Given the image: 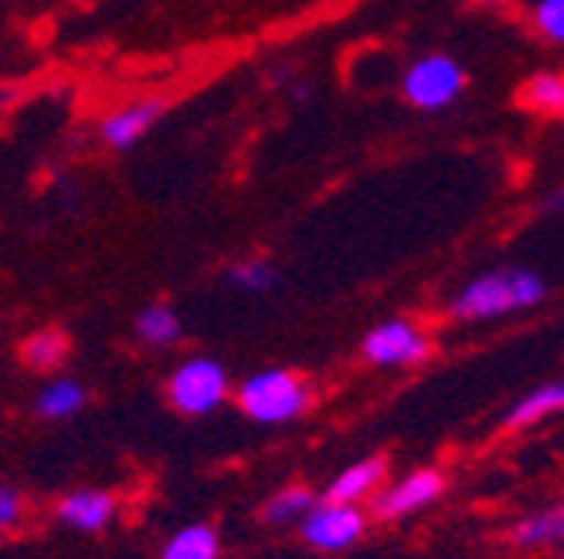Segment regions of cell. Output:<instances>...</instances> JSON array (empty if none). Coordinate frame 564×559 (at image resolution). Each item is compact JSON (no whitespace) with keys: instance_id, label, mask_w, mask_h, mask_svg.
Returning <instances> with one entry per match:
<instances>
[{"instance_id":"cell-1","label":"cell","mask_w":564,"mask_h":559,"mask_svg":"<svg viewBox=\"0 0 564 559\" xmlns=\"http://www.w3.org/2000/svg\"><path fill=\"white\" fill-rule=\"evenodd\" d=\"M549 286L538 271L525 266H502V271H486L478 278H470L447 302V317L455 321H498V317L521 314L533 309L538 302H545Z\"/></svg>"},{"instance_id":"cell-2","label":"cell","mask_w":564,"mask_h":559,"mask_svg":"<svg viewBox=\"0 0 564 559\" xmlns=\"http://www.w3.org/2000/svg\"><path fill=\"white\" fill-rule=\"evenodd\" d=\"M236 403L251 423L279 427V423L302 419L314 407V384L291 368H267V372H256L239 384Z\"/></svg>"},{"instance_id":"cell-3","label":"cell","mask_w":564,"mask_h":559,"mask_svg":"<svg viewBox=\"0 0 564 559\" xmlns=\"http://www.w3.org/2000/svg\"><path fill=\"white\" fill-rule=\"evenodd\" d=\"M165 395L173 412L181 415H212L216 407L228 403V368L212 357H188L173 368L165 384Z\"/></svg>"},{"instance_id":"cell-4","label":"cell","mask_w":564,"mask_h":559,"mask_svg":"<svg viewBox=\"0 0 564 559\" xmlns=\"http://www.w3.org/2000/svg\"><path fill=\"white\" fill-rule=\"evenodd\" d=\"M400 90H404V98L415 110H447L467 90V70H463L458 59H451V55L432 52L404 70Z\"/></svg>"},{"instance_id":"cell-5","label":"cell","mask_w":564,"mask_h":559,"mask_svg":"<svg viewBox=\"0 0 564 559\" xmlns=\"http://www.w3.org/2000/svg\"><path fill=\"white\" fill-rule=\"evenodd\" d=\"M369 528L365 505H341V501H314L306 516L299 520V536L314 551H345L361 540Z\"/></svg>"},{"instance_id":"cell-6","label":"cell","mask_w":564,"mask_h":559,"mask_svg":"<svg viewBox=\"0 0 564 559\" xmlns=\"http://www.w3.org/2000/svg\"><path fill=\"white\" fill-rule=\"evenodd\" d=\"M361 357L377 368H415L432 357V337L408 317H388L365 332Z\"/></svg>"},{"instance_id":"cell-7","label":"cell","mask_w":564,"mask_h":559,"mask_svg":"<svg viewBox=\"0 0 564 559\" xmlns=\"http://www.w3.org/2000/svg\"><path fill=\"white\" fill-rule=\"evenodd\" d=\"M447 490V473L435 470V465H420V470L404 473L400 481L384 485L377 497L369 501V513L377 520H404V516H415L423 508H432L435 501Z\"/></svg>"},{"instance_id":"cell-8","label":"cell","mask_w":564,"mask_h":559,"mask_svg":"<svg viewBox=\"0 0 564 559\" xmlns=\"http://www.w3.org/2000/svg\"><path fill=\"white\" fill-rule=\"evenodd\" d=\"M55 516H59L63 528H75V533H102V528L115 525L118 497L110 490H75L59 497Z\"/></svg>"},{"instance_id":"cell-9","label":"cell","mask_w":564,"mask_h":559,"mask_svg":"<svg viewBox=\"0 0 564 559\" xmlns=\"http://www.w3.org/2000/svg\"><path fill=\"white\" fill-rule=\"evenodd\" d=\"M388 478V458L384 454H369L361 462L345 465L334 481H329L326 501H341V505H369L380 490H384Z\"/></svg>"},{"instance_id":"cell-10","label":"cell","mask_w":564,"mask_h":559,"mask_svg":"<svg viewBox=\"0 0 564 559\" xmlns=\"http://www.w3.org/2000/svg\"><path fill=\"white\" fill-rule=\"evenodd\" d=\"M165 114V102L161 98H138V102L122 106L102 122V141L110 149H133L145 133L158 125V118Z\"/></svg>"},{"instance_id":"cell-11","label":"cell","mask_w":564,"mask_h":559,"mask_svg":"<svg viewBox=\"0 0 564 559\" xmlns=\"http://www.w3.org/2000/svg\"><path fill=\"white\" fill-rule=\"evenodd\" d=\"M510 540H513V548H521V551L564 548V501L545 505V508H538V513H529L525 520H518Z\"/></svg>"},{"instance_id":"cell-12","label":"cell","mask_w":564,"mask_h":559,"mask_svg":"<svg viewBox=\"0 0 564 559\" xmlns=\"http://www.w3.org/2000/svg\"><path fill=\"white\" fill-rule=\"evenodd\" d=\"M553 415H564V380H553V384H541L521 395L510 412H506V430L538 427V423L553 419Z\"/></svg>"},{"instance_id":"cell-13","label":"cell","mask_w":564,"mask_h":559,"mask_svg":"<svg viewBox=\"0 0 564 559\" xmlns=\"http://www.w3.org/2000/svg\"><path fill=\"white\" fill-rule=\"evenodd\" d=\"M70 357V337L59 329V325H44L24 337L20 344V360H24L32 372H59Z\"/></svg>"},{"instance_id":"cell-14","label":"cell","mask_w":564,"mask_h":559,"mask_svg":"<svg viewBox=\"0 0 564 559\" xmlns=\"http://www.w3.org/2000/svg\"><path fill=\"white\" fill-rule=\"evenodd\" d=\"M518 102L533 114L545 118H564V70H541L529 75L518 90Z\"/></svg>"},{"instance_id":"cell-15","label":"cell","mask_w":564,"mask_h":559,"mask_svg":"<svg viewBox=\"0 0 564 559\" xmlns=\"http://www.w3.org/2000/svg\"><path fill=\"white\" fill-rule=\"evenodd\" d=\"M314 501H317V493L306 490V485H286V490L271 493V497L263 501V508H259V520H263V525H271V528H286V525L299 528V520L310 513V508H314Z\"/></svg>"},{"instance_id":"cell-16","label":"cell","mask_w":564,"mask_h":559,"mask_svg":"<svg viewBox=\"0 0 564 559\" xmlns=\"http://www.w3.org/2000/svg\"><path fill=\"white\" fill-rule=\"evenodd\" d=\"M83 403H87V387H83L79 380L59 376L40 387V395H35V415H40V419H70V415L83 412Z\"/></svg>"},{"instance_id":"cell-17","label":"cell","mask_w":564,"mask_h":559,"mask_svg":"<svg viewBox=\"0 0 564 559\" xmlns=\"http://www.w3.org/2000/svg\"><path fill=\"white\" fill-rule=\"evenodd\" d=\"M133 332H138L141 344H153V349H165V344H176L181 341V332H185V325H181V317H176L173 306H165V302H153V306H145L138 314V321H133Z\"/></svg>"},{"instance_id":"cell-18","label":"cell","mask_w":564,"mask_h":559,"mask_svg":"<svg viewBox=\"0 0 564 559\" xmlns=\"http://www.w3.org/2000/svg\"><path fill=\"white\" fill-rule=\"evenodd\" d=\"M161 559H220V536L212 525L176 528L161 548Z\"/></svg>"},{"instance_id":"cell-19","label":"cell","mask_w":564,"mask_h":559,"mask_svg":"<svg viewBox=\"0 0 564 559\" xmlns=\"http://www.w3.org/2000/svg\"><path fill=\"white\" fill-rule=\"evenodd\" d=\"M228 286L243 289V294H267L274 286V266L267 259H243V263L228 266Z\"/></svg>"},{"instance_id":"cell-20","label":"cell","mask_w":564,"mask_h":559,"mask_svg":"<svg viewBox=\"0 0 564 559\" xmlns=\"http://www.w3.org/2000/svg\"><path fill=\"white\" fill-rule=\"evenodd\" d=\"M529 20H533V32L545 35L549 44L564 47V0H538L529 9Z\"/></svg>"},{"instance_id":"cell-21","label":"cell","mask_w":564,"mask_h":559,"mask_svg":"<svg viewBox=\"0 0 564 559\" xmlns=\"http://www.w3.org/2000/svg\"><path fill=\"white\" fill-rule=\"evenodd\" d=\"M28 516V501L20 490H12V485H0V536L17 533L20 525H24Z\"/></svg>"},{"instance_id":"cell-22","label":"cell","mask_w":564,"mask_h":559,"mask_svg":"<svg viewBox=\"0 0 564 559\" xmlns=\"http://www.w3.org/2000/svg\"><path fill=\"white\" fill-rule=\"evenodd\" d=\"M541 208H545L549 216H553V211H561V208H564V188H556V193H549L545 200H541Z\"/></svg>"},{"instance_id":"cell-23","label":"cell","mask_w":564,"mask_h":559,"mask_svg":"<svg viewBox=\"0 0 564 559\" xmlns=\"http://www.w3.org/2000/svg\"><path fill=\"white\" fill-rule=\"evenodd\" d=\"M470 4H482V9H498V4H506V0H470Z\"/></svg>"}]
</instances>
